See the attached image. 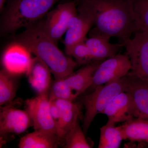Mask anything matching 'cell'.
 <instances>
[{
	"mask_svg": "<svg viewBox=\"0 0 148 148\" xmlns=\"http://www.w3.org/2000/svg\"><path fill=\"white\" fill-rule=\"evenodd\" d=\"M14 42L28 49L50 69L55 79L68 76L77 66L75 61L65 55L56 43L36 23L14 37Z\"/></svg>",
	"mask_w": 148,
	"mask_h": 148,
	"instance_id": "2",
	"label": "cell"
},
{
	"mask_svg": "<svg viewBox=\"0 0 148 148\" xmlns=\"http://www.w3.org/2000/svg\"><path fill=\"white\" fill-rule=\"evenodd\" d=\"M123 140L120 126L107 122L100 129L98 148H118Z\"/></svg>",
	"mask_w": 148,
	"mask_h": 148,
	"instance_id": "20",
	"label": "cell"
},
{
	"mask_svg": "<svg viewBox=\"0 0 148 148\" xmlns=\"http://www.w3.org/2000/svg\"><path fill=\"white\" fill-rule=\"evenodd\" d=\"M51 73L50 69L42 60L36 57L33 58L27 75L29 84L38 95L49 92L52 83Z\"/></svg>",
	"mask_w": 148,
	"mask_h": 148,
	"instance_id": "17",
	"label": "cell"
},
{
	"mask_svg": "<svg viewBox=\"0 0 148 148\" xmlns=\"http://www.w3.org/2000/svg\"><path fill=\"white\" fill-rule=\"evenodd\" d=\"M91 14L92 31L123 40L138 31L130 0H79Z\"/></svg>",
	"mask_w": 148,
	"mask_h": 148,
	"instance_id": "1",
	"label": "cell"
},
{
	"mask_svg": "<svg viewBox=\"0 0 148 148\" xmlns=\"http://www.w3.org/2000/svg\"><path fill=\"white\" fill-rule=\"evenodd\" d=\"M8 0H0V12H1Z\"/></svg>",
	"mask_w": 148,
	"mask_h": 148,
	"instance_id": "25",
	"label": "cell"
},
{
	"mask_svg": "<svg viewBox=\"0 0 148 148\" xmlns=\"http://www.w3.org/2000/svg\"><path fill=\"white\" fill-rule=\"evenodd\" d=\"M102 61L88 64L77 71L61 79L63 84L74 99L90 87L94 73Z\"/></svg>",
	"mask_w": 148,
	"mask_h": 148,
	"instance_id": "13",
	"label": "cell"
},
{
	"mask_svg": "<svg viewBox=\"0 0 148 148\" xmlns=\"http://www.w3.org/2000/svg\"><path fill=\"white\" fill-rule=\"evenodd\" d=\"M25 103L26 110L35 130L58 137L56 126L51 114L49 93L39 94L35 98L27 99Z\"/></svg>",
	"mask_w": 148,
	"mask_h": 148,
	"instance_id": "8",
	"label": "cell"
},
{
	"mask_svg": "<svg viewBox=\"0 0 148 148\" xmlns=\"http://www.w3.org/2000/svg\"><path fill=\"white\" fill-rule=\"evenodd\" d=\"M101 114L108 117V122L116 124L136 118L135 105L128 92H122L112 99Z\"/></svg>",
	"mask_w": 148,
	"mask_h": 148,
	"instance_id": "11",
	"label": "cell"
},
{
	"mask_svg": "<svg viewBox=\"0 0 148 148\" xmlns=\"http://www.w3.org/2000/svg\"><path fill=\"white\" fill-rule=\"evenodd\" d=\"M126 88V76L118 80L98 86L90 94L82 99L85 112L84 117L83 130L85 134L96 116L101 114L115 97Z\"/></svg>",
	"mask_w": 148,
	"mask_h": 148,
	"instance_id": "4",
	"label": "cell"
},
{
	"mask_svg": "<svg viewBox=\"0 0 148 148\" xmlns=\"http://www.w3.org/2000/svg\"><path fill=\"white\" fill-rule=\"evenodd\" d=\"M129 57L130 75L148 81V34L137 31L134 36L121 41Z\"/></svg>",
	"mask_w": 148,
	"mask_h": 148,
	"instance_id": "5",
	"label": "cell"
},
{
	"mask_svg": "<svg viewBox=\"0 0 148 148\" xmlns=\"http://www.w3.org/2000/svg\"><path fill=\"white\" fill-rule=\"evenodd\" d=\"M126 88L135 105L136 118L148 119V81L127 74Z\"/></svg>",
	"mask_w": 148,
	"mask_h": 148,
	"instance_id": "15",
	"label": "cell"
},
{
	"mask_svg": "<svg viewBox=\"0 0 148 148\" xmlns=\"http://www.w3.org/2000/svg\"><path fill=\"white\" fill-rule=\"evenodd\" d=\"M77 12L75 2L62 3L49 12L37 23L46 34L57 44L66 33L69 21Z\"/></svg>",
	"mask_w": 148,
	"mask_h": 148,
	"instance_id": "6",
	"label": "cell"
},
{
	"mask_svg": "<svg viewBox=\"0 0 148 148\" xmlns=\"http://www.w3.org/2000/svg\"><path fill=\"white\" fill-rule=\"evenodd\" d=\"M130 69L131 64L126 54H116L107 58L95 71L90 87L94 90L98 86L118 80L125 76Z\"/></svg>",
	"mask_w": 148,
	"mask_h": 148,
	"instance_id": "7",
	"label": "cell"
},
{
	"mask_svg": "<svg viewBox=\"0 0 148 148\" xmlns=\"http://www.w3.org/2000/svg\"><path fill=\"white\" fill-rule=\"evenodd\" d=\"M119 126L123 140L148 145V119L135 118Z\"/></svg>",
	"mask_w": 148,
	"mask_h": 148,
	"instance_id": "18",
	"label": "cell"
},
{
	"mask_svg": "<svg viewBox=\"0 0 148 148\" xmlns=\"http://www.w3.org/2000/svg\"><path fill=\"white\" fill-rule=\"evenodd\" d=\"M138 31L148 34V0H130Z\"/></svg>",
	"mask_w": 148,
	"mask_h": 148,
	"instance_id": "22",
	"label": "cell"
},
{
	"mask_svg": "<svg viewBox=\"0 0 148 148\" xmlns=\"http://www.w3.org/2000/svg\"><path fill=\"white\" fill-rule=\"evenodd\" d=\"M31 54L24 46L13 42L3 53L1 61L4 70L14 76L27 75L33 61Z\"/></svg>",
	"mask_w": 148,
	"mask_h": 148,
	"instance_id": "10",
	"label": "cell"
},
{
	"mask_svg": "<svg viewBox=\"0 0 148 148\" xmlns=\"http://www.w3.org/2000/svg\"><path fill=\"white\" fill-rule=\"evenodd\" d=\"M64 148H90L91 146L87 142L83 130L78 122L69 131L64 140Z\"/></svg>",
	"mask_w": 148,
	"mask_h": 148,
	"instance_id": "23",
	"label": "cell"
},
{
	"mask_svg": "<svg viewBox=\"0 0 148 148\" xmlns=\"http://www.w3.org/2000/svg\"><path fill=\"white\" fill-rule=\"evenodd\" d=\"M110 38L90 30L89 38L85 42L89 49L94 62L103 61L116 55L120 49L123 47L121 43L112 44Z\"/></svg>",
	"mask_w": 148,
	"mask_h": 148,
	"instance_id": "16",
	"label": "cell"
},
{
	"mask_svg": "<svg viewBox=\"0 0 148 148\" xmlns=\"http://www.w3.org/2000/svg\"><path fill=\"white\" fill-rule=\"evenodd\" d=\"M53 100L59 110V119L56 129L60 144L64 142L66 135L78 122L80 110L78 105L73 103V101L61 99Z\"/></svg>",
	"mask_w": 148,
	"mask_h": 148,
	"instance_id": "14",
	"label": "cell"
},
{
	"mask_svg": "<svg viewBox=\"0 0 148 148\" xmlns=\"http://www.w3.org/2000/svg\"><path fill=\"white\" fill-rule=\"evenodd\" d=\"M69 56L73 57L78 65H86L94 62L85 41L74 46Z\"/></svg>",
	"mask_w": 148,
	"mask_h": 148,
	"instance_id": "24",
	"label": "cell"
},
{
	"mask_svg": "<svg viewBox=\"0 0 148 148\" xmlns=\"http://www.w3.org/2000/svg\"><path fill=\"white\" fill-rule=\"evenodd\" d=\"M60 144L58 137L47 132L35 130L21 138L19 148H54Z\"/></svg>",
	"mask_w": 148,
	"mask_h": 148,
	"instance_id": "19",
	"label": "cell"
},
{
	"mask_svg": "<svg viewBox=\"0 0 148 148\" xmlns=\"http://www.w3.org/2000/svg\"><path fill=\"white\" fill-rule=\"evenodd\" d=\"M60 1L8 0L1 12V34H14L36 24Z\"/></svg>",
	"mask_w": 148,
	"mask_h": 148,
	"instance_id": "3",
	"label": "cell"
},
{
	"mask_svg": "<svg viewBox=\"0 0 148 148\" xmlns=\"http://www.w3.org/2000/svg\"><path fill=\"white\" fill-rule=\"evenodd\" d=\"M93 25L91 14L84 7L79 4L76 14L69 21L65 33L64 45L66 55L69 56L74 46L85 41Z\"/></svg>",
	"mask_w": 148,
	"mask_h": 148,
	"instance_id": "9",
	"label": "cell"
},
{
	"mask_svg": "<svg viewBox=\"0 0 148 148\" xmlns=\"http://www.w3.org/2000/svg\"><path fill=\"white\" fill-rule=\"evenodd\" d=\"M32 121L27 110L11 107L1 109L0 113V133L20 134L30 127Z\"/></svg>",
	"mask_w": 148,
	"mask_h": 148,
	"instance_id": "12",
	"label": "cell"
},
{
	"mask_svg": "<svg viewBox=\"0 0 148 148\" xmlns=\"http://www.w3.org/2000/svg\"><path fill=\"white\" fill-rule=\"evenodd\" d=\"M15 77L4 69L0 72L1 106L10 103L15 97L17 89V83Z\"/></svg>",
	"mask_w": 148,
	"mask_h": 148,
	"instance_id": "21",
	"label": "cell"
}]
</instances>
